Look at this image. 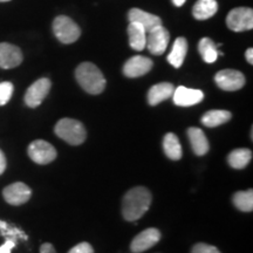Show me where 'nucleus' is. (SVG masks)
<instances>
[{"instance_id":"1","label":"nucleus","mask_w":253,"mask_h":253,"mask_svg":"<svg viewBox=\"0 0 253 253\" xmlns=\"http://www.w3.org/2000/svg\"><path fill=\"white\" fill-rule=\"evenodd\" d=\"M153 196L147 188L136 186L129 190L123 197L122 213L126 220L136 221L149 210Z\"/></svg>"},{"instance_id":"2","label":"nucleus","mask_w":253,"mask_h":253,"mask_svg":"<svg viewBox=\"0 0 253 253\" xmlns=\"http://www.w3.org/2000/svg\"><path fill=\"white\" fill-rule=\"evenodd\" d=\"M75 77L79 84L89 94L97 95L102 93L106 88V79L102 72L91 62H84L79 65L75 71Z\"/></svg>"},{"instance_id":"3","label":"nucleus","mask_w":253,"mask_h":253,"mask_svg":"<svg viewBox=\"0 0 253 253\" xmlns=\"http://www.w3.org/2000/svg\"><path fill=\"white\" fill-rule=\"evenodd\" d=\"M55 134L72 145H79L86 140V129L81 122L73 119H62L55 125Z\"/></svg>"},{"instance_id":"4","label":"nucleus","mask_w":253,"mask_h":253,"mask_svg":"<svg viewBox=\"0 0 253 253\" xmlns=\"http://www.w3.org/2000/svg\"><path fill=\"white\" fill-rule=\"evenodd\" d=\"M53 32L62 43L75 42L81 36V30L71 18L59 15L53 21Z\"/></svg>"},{"instance_id":"5","label":"nucleus","mask_w":253,"mask_h":253,"mask_svg":"<svg viewBox=\"0 0 253 253\" xmlns=\"http://www.w3.org/2000/svg\"><path fill=\"white\" fill-rule=\"evenodd\" d=\"M226 25L233 32H244L253 28V11L249 7H237L230 11Z\"/></svg>"},{"instance_id":"6","label":"nucleus","mask_w":253,"mask_h":253,"mask_svg":"<svg viewBox=\"0 0 253 253\" xmlns=\"http://www.w3.org/2000/svg\"><path fill=\"white\" fill-rule=\"evenodd\" d=\"M28 156L38 164H48L56 158V150L52 144L42 140H37L28 145Z\"/></svg>"},{"instance_id":"7","label":"nucleus","mask_w":253,"mask_h":253,"mask_svg":"<svg viewBox=\"0 0 253 253\" xmlns=\"http://www.w3.org/2000/svg\"><path fill=\"white\" fill-rule=\"evenodd\" d=\"M214 81L220 89L235 91L244 87L245 77L243 73L235 71V69H224V71L217 73Z\"/></svg>"},{"instance_id":"8","label":"nucleus","mask_w":253,"mask_h":253,"mask_svg":"<svg viewBox=\"0 0 253 253\" xmlns=\"http://www.w3.org/2000/svg\"><path fill=\"white\" fill-rule=\"evenodd\" d=\"M50 86L52 84L47 78L37 80L28 87L26 94H25V103L31 108H37L46 99L47 94L49 93Z\"/></svg>"},{"instance_id":"9","label":"nucleus","mask_w":253,"mask_h":253,"mask_svg":"<svg viewBox=\"0 0 253 253\" xmlns=\"http://www.w3.org/2000/svg\"><path fill=\"white\" fill-rule=\"evenodd\" d=\"M147 46L151 54L161 55L166 52L170 40V34L162 25L147 32Z\"/></svg>"},{"instance_id":"10","label":"nucleus","mask_w":253,"mask_h":253,"mask_svg":"<svg viewBox=\"0 0 253 253\" xmlns=\"http://www.w3.org/2000/svg\"><path fill=\"white\" fill-rule=\"evenodd\" d=\"M161 239V232L155 227L142 231L132 239L130 250L134 253H142L157 244Z\"/></svg>"},{"instance_id":"11","label":"nucleus","mask_w":253,"mask_h":253,"mask_svg":"<svg viewBox=\"0 0 253 253\" xmlns=\"http://www.w3.org/2000/svg\"><path fill=\"white\" fill-rule=\"evenodd\" d=\"M5 201L11 205H21L28 202L32 196L30 186L21 182H15L13 184L6 186L2 191Z\"/></svg>"},{"instance_id":"12","label":"nucleus","mask_w":253,"mask_h":253,"mask_svg":"<svg viewBox=\"0 0 253 253\" xmlns=\"http://www.w3.org/2000/svg\"><path fill=\"white\" fill-rule=\"evenodd\" d=\"M154 63L151 59L145 58L142 55L132 56L125 63L123 73L128 78H140L142 75H145L149 73L153 68Z\"/></svg>"},{"instance_id":"13","label":"nucleus","mask_w":253,"mask_h":253,"mask_svg":"<svg viewBox=\"0 0 253 253\" xmlns=\"http://www.w3.org/2000/svg\"><path fill=\"white\" fill-rule=\"evenodd\" d=\"M173 103L179 107H191L204 99L203 91L199 89H191L183 86L177 87L172 94Z\"/></svg>"},{"instance_id":"14","label":"nucleus","mask_w":253,"mask_h":253,"mask_svg":"<svg viewBox=\"0 0 253 253\" xmlns=\"http://www.w3.org/2000/svg\"><path fill=\"white\" fill-rule=\"evenodd\" d=\"M23 62V53L12 43H0V68H14Z\"/></svg>"},{"instance_id":"15","label":"nucleus","mask_w":253,"mask_h":253,"mask_svg":"<svg viewBox=\"0 0 253 253\" xmlns=\"http://www.w3.org/2000/svg\"><path fill=\"white\" fill-rule=\"evenodd\" d=\"M128 18L130 23H137L144 27V30L149 32L153 28L162 25V20L157 15L148 13L141 8H131L128 13Z\"/></svg>"},{"instance_id":"16","label":"nucleus","mask_w":253,"mask_h":253,"mask_svg":"<svg viewBox=\"0 0 253 253\" xmlns=\"http://www.w3.org/2000/svg\"><path fill=\"white\" fill-rule=\"evenodd\" d=\"M188 137L190 143H191L192 150L196 155L198 156H203L210 149V145H209V141L205 136L204 131L199 128H192L188 129Z\"/></svg>"},{"instance_id":"17","label":"nucleus","mask_w":253,"mask_h":253,"mask_svg":"<svg viewBox=\"0 0 253 253\" xmlns=\"http://www.w3.org/2000/svg\"><path fill=\"white\" fill-rule=\"evenodd\" d=\"M173 86L169 82H162L153 86L148 91V102L150 106H156V104L163 102L172 96Z\"/></svg>"},{"instance_id":"18","label":"nucleus","mask_w":253,"mask_h":253,"mask_svg":"<svg viewBox=\"0 0 253 253\" xmlns=\"http://www.w3.org/2000/svg\"><path fill=\"white\" fill-rule=\"evenodd\" d=\"M188 53V41L185 38H177L173 42L171 52L168 55V61L175 68H179L184 62V59Z\"/></svg>"},{"instance_id":"19","label":"nucleus","mask_w":253,"mask_h":253,"mask_svg":"<svg viewBox=\"0 0 253 253\" xmlns=\"http://www.w3.org/2000/svg\"><path fill=\"white\" fill-rule=\"evenodd\" d=\"M129 45L135 50H143L147 45V31L137 23H130L128 26Z\"/></svg>"},{"instance_id":"20","label":"nucleus","mask_w":253,"mask_h":253,"mask_svg":"<svg viewBox=\"0 0 253 253\" xmlns=\"http://www.w3.org/2000/svg\"><path fill=\"white\" fill-rule=\"evenodd\" d=\"M218 11L216 0H197L192 8V14L197 20H207L213 17Z\"/></svg>"},{"instance_id":"21","label":"nucleus","mask_w":253,"mask_h":253,"mask_svg":"<svg viewBox=\"0 0 253 253\" xmlns=\"http://www.w3.org/2000/svg\"><path fill=\"white\" fill-rule=\"evenodd\" d=\"M220 45H216L210 38H203L198 43L199 54L207 63H213L219 56V50L218 47Z\"/></svg>"},{"instance_id":"22","label":"nucleus","mask_w":253,"mask_h":253,"mask_svg":"<svg viewBox=\"0 0 253 253\" xmlns=\"http://www.w3.org/2000/svg\"><path fill=\"white\" fill-rule=\"evenodd\" d=\"M163 149L164 153L170 160L178 161L182 157V147L179 143L178 137L172 132H169L163 138Z\"/></svg>"},{"instance_id":"23","label":"nucleus","mask_w":253,"mask_h":253,"mask_svg":"<svg viewBox=\"0 0 253 253\" xmlns=\"http://www.w3.org/2000/svg\"><path fill=\"white\" fill-rule=\"evenodd\" d=\"M231 118H232V114L227 110H210L204 114L201 121L205 126L214 128V126L229 122Z\"/></svg>"},{"instance_id":"24","label":"nucleus","mask_w":253,"mask_h":253,"mask_svg":"<svg viewBox=\"0 0 253 253\" xmlns=\"http://www.w3.org/2000/svg\"><path fill=\"white\" fill-rule=\"evenodd\" d=\"M252 158V151L249 149H236L232 153H230L227 161L233 169H244L248 166Z\"/></svg>"},{"instance_id":"25","label":"nucleus","mask_w":253,"mask_h":253,"mask_svg":"<svg viewBox=\"0 0 253 253\" xmlns=\"http://www.w3.org/2000/svg\"><path fill=\"white\" fill-rule=\"evenodd\" d=\"M235 207L244 212H251L253 210V191L246 190V191H238L233 195L232 198Z\"/></svg>"},{"instance_id":"26","label":"nucleus","mask_w":253,"mask_h":253,"mask_svg":"<svg viewBox=\"0 0 253 253\" xmlns=\"http://www.w3.org/2000/svg\"><path fill=\"white\" fill-rule=\"evenodd\" d=\"M0 233L4 236L6 239H12L17 243L18 239H25L27 240V236L25 235L24 231H21L18 227L13 225H9L4 220H0Z\"/></svg>"},{"instance_id":"27","label":"nucleus","mask_w":253,"mask_h":253,"mask_svg":"<svg viewBox=\"0 0 253 253\" xmlns=\"http://www.w3.org/2000/svg\"><path fill=\"white\" fill-rule=\"evenodd\" d=\"M13 94V84L11 82H0V106H5Z\"/></svg>"},{"instance_id":"28","label":"nucleus","mask_w":253,"mask_h":253,"mask_svg":"<svg viewBox=\"0 0 253 253\" xmlns=\"http://www.w3.org/2000/svg\"><path fill=\"white\" fill-rule=\"evenodd\" d=\"M191 253H220V252L216 246L204 244V243H199V244H196L194 248H192Z\"/></svg>"},{"instance_id":"29","label":"nucleus","mask_w":253,"mask_h":253,"mask_svg":"<svg viewBox=\"0 0 253 253\" xmlns=\"http://www.w3.org/2000/svg\"><path fill=\"white\" fill-rule=\"evenodd\" d=\"M68 253H94V250L89 243H80L71 249Z\"/></svg>"},{"instance_id":"30","label":"nucleus","mask_w":253,"mask_h":253,"mask_svg":"<svg viewBox=\"0 0 253 253\" xmlns=\"http://www.w3.org/2000/svg\"><path fill=\"white\" fill-rule=\"evenodd\" d=\"M17 243L12 239H6L5 243L0 246V253H11L12 250L15 248Z\"/></svg>"},{"instance_id":"31","label":"nucleus","mask_w":253,"mask_h":253,"mask_svg":"<svg viewBox=\"0 0 253 253\" xmlns=\"http://www.w3.org/2000/svg\"><path fill=\"white\" fill-rule=\"evenodd\" d=\"M40 253H56L54 246L49 243H45V244L41 245L40 248Z\"/></svg>"},{"instance_id":"32","label":"nucleus","mask_w":253,"mask_h":253,"mask_svg":"<svg viewBox=\"0 0 253 253\" xmlns=\"http://www.w3.org/2000/svg\"><path fill=\"white\" fill-rule=\"evenodd\" d=\"M5 169H6V158H5L4 153L0 150V175L5 171Z\"/></svg>"},{"instance_id":"33","label":"nucleus","mask_w":253,"mask_h":253,"mask_svg":"<svg viewBox=\"0 0 253 253\" xmlns=\"http://www.w3.org/2000/svg\"><path fill=\"white\" fill-rule=\"evenodd\" d=\"M245 56H246V60H248L249 63H253V48H249L246 50L245 53Z\"/></svg>"},{"instance_id":"34","label":"nucleus","mask_w":253,"mask_h":253,"mask_svg":"<svg viewBox=\"0 0 253 253\" xmlns=\"http://www.w3.org/2000/svg\"><path fill=\"white\" fill-rule=\"evenodd\" d=\"M185 1H186V0H172L173 5L177 6V7H181V6L185 4Z\"/></svg>"},{"instance_id":"35","label":"nucleus","mask_w":253,"mask_h":253,"mask_svg":"<svg viewBox=\"0 0 253 253\" xmlns=\"http://www.w3.org/2000/svg\"><path fill=\"white\" fill-rule=\"evenodd\" d=\"M6 1H9V0H0V2H6Z\"/></svg>"}]
</instances>
